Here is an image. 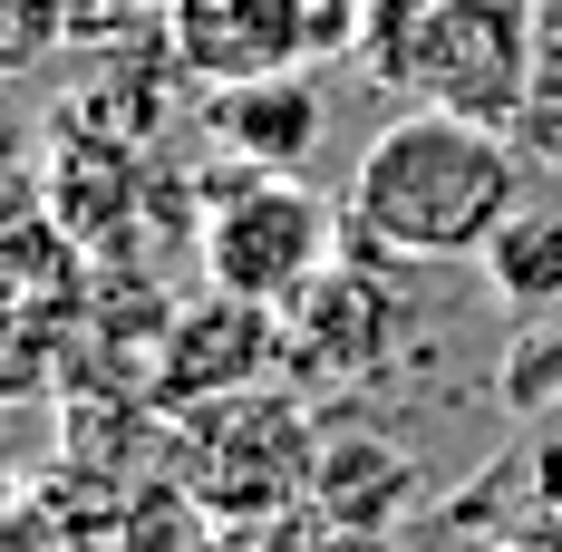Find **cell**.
I'll return each instance as SVG.
<instances>
[{"label": "cell", "mask_w": 562, "mask_h": 552, "mask_svg": "<svg viewBox=\"0 0 562 552\" xmlns=\"http://www.w3.org/2000/svg\"><path fill=\"white\" fill-rule=\"evenodd\" d=\"M524 214V146L485 116L407 108L369 136L349 174V233L389 262H485Z\"/></svg>", "instance_id": "6da1fadb"}, {"label": "cell", "mask_w": 562, "mask_h": 552, "mask_svg": "<svg viewBox=\"0 0 562 552\" xmlns=\"http://www.w3.org/2000/svg\"><path fill=\"white\" fill-rule=\"evenodd\" d=\"M369 68L447 116H524L533 40L514 0H369Z\"/></svg>", "instance_id": "7a4b0ae2"}, {"label": "cell", "mask_w": 562, "mask_h": 552, "mask_svg": "<svg viewBox=\"0 0 562 552\" xmlns=\"http://www.w3.org/2000/svg\"><path fill=\"white\" fill-rule=\"evenodd\" d=\"M321 272H330V204L301 174H243L214 194V214H204V281L214 291L281 311Z\"/></svg>", "instance_id": "3957f363"}, {"label": "cell", "mask_w": 562, "mask_h": 552, "mask_svg": "<svg viewBox=\"0 0 562 552\" xmlns=\"http://www.w3.org/2000/svg\"><path fill=\"white\" fill-rule=\"evenodd\" d=\"M311 455L321 446L301 437V417L272 407V397H214L194 417V504L214 523H252V514H281V495L311 485Z\"/></svg>", "instance_id": "277c9868"}, {"label": "cell", "mask_w": 562, "mask_h": 552, "mask_svg": "<svg viewBox=\"0 0 562 552\" xmlns=\"http://www.w3.org/2000/svg\"><path fill=\"white\" fill-rule=\"evenodd\" d=\"M321 49V10L311 0H166V58L204 88L281 78Z\"/></svg>", "instance_id": "5b68a950"}, {"label": "cell", "mask_w": 562, "mask_h": 552, "mask_svg": "<svg viewBox=\"0 0 562 552\" xmlns=\"http://www.w3.org/2000/svg\"><path fill=\"white\" fill-rule=\"evenodd\" d=\"M204 126H214V146H224L243 174H301L311 146H321V88H311L301 68L243 78V88H214Z\"/></svg>", "instance_id": "8992f818"}, {"label": "cell", "mask_w": 562, "mask_h": 552, "mask_svg": "<svg viewBox=\"0 0 562 552\" xmlns=\"http://www.w3.org/2000/svg\"><path fill=\"white\" fill-rule=\"evenodd\" d=\"M407 455L397 446H379L369 427H359V446L330 437L321 455H311V504H321V523H349V533H379L397 504H407Z\"/></svg>", "instance_id": "52a82bcc"}, {"label": "cell", "mask_w": 562, "mask_h": 552, "mask_svg": "<svg viewBox=\"0 0 562 552\" xmlns=\"http://www.w3.org/2000/svg\"><path fill=\"white\" fill-rule=\"evenodd\" d=\"M485 281L505 291L514 311H562V214H524L495 233V252H485Z\"/></svg>", "instance_id": "ba28073f"}, {"label": "cell", "mask_w": 562, "mask_h": 552, "mask_svg": "<svg viewBox=\"0 0 562 552\" xmlns=\"http://www.w3.org/2000/svg\"><path fill=\"white\" fill-rule=\"evenodd\" d=\"M68 49V0H0V78Z\"/></svg>", "instance_id": "9c48e42d"}, {"label": "cell", "mask_w": 562, "mask_h": 552, "mask_svg": "<svg viewBox=\"0 0 562 552\" xmlns=\"http://www.w3.org/2000/svg\"><path fill=\"white\" fill-rule=\"evenodd\" d=\"M30 243H40V204H30V184H20V174H0V272H10Z\"/></svg>", "instance_id": "30bf717a"}, {"label": "cell", "mask_w": 562, "mask_h": 552, "mask_svg": "<svg viewBox=\"0 0 562 552\" xmlns=\"http://www.w3.org/2000/svg\"><path fill=\"white\" fill-rule=\"evenodd\" d=\"M0 552H58L49 514H40V504H20V495H0Z\"/></svg>", "instance_id": "8fae6325"}, {"label": "cell", "mask_w": 562, "mask_h": 552, "mask_svg": "<svg viewBox=\"0 0 562 552\" xmlns=\"http://www.w3.org/2000/svg\"><path fill=\"white\" fill-rule=\"evenodd\" d=\"M301 552H389V543H379V533H349V523H321Z\"/></svg>", "instance_id": "7c38bea8"}]
</instances>
